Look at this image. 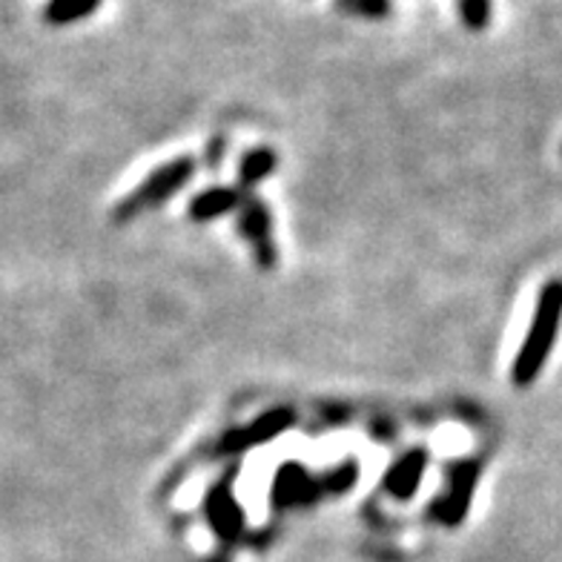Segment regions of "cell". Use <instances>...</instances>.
<instances>
[{"instance_id": "7c38bea8", "label": "cell", "mask_w": 562, "mask_h": 562, "mask_svg": "<svg viewBox=\"0 0 562 562\" xmlns=\"http://www.w3.org/2000/svg\"><path fill=\"white\" fill-rule=\"evenodd\" d=\"M222 156H224V140L215 138L213 144H210V149H207V164H213V167H218V161H222Z\"/></svg>"}, {"instance_id": "7a4b0ae2", "label": "cell", "mask_w": 562, "mask_h": 562, "mask_svg": "<svg viewBox=\"0 0 562 562\" xmlns=\"http://www.w3.org/2000/svg\"><path fill=\"white\" fill-rule=\"evenodd\" d=\"M193 172H195V161L190 156L176 158V161L164 164V167L153 170L147 178H144V184L135 187L133 193L126 195L119 207H115V222H130V218H135V215L147 213V210L158 207V204H164V201H170L172 195H176L178 190L193 178Z\"/></svg>"}, {"instance_id": "3957f363", "label": "cell", "mask_w": 562, "mask_h": 562, "mask_svg": "<svg viewBox=\"0 0 562 562\" xmlns=\"http://www.w3.org/2000/svg\"><path fill=\"white\" fill-rule=\"evenodd\" d=\"M238 229H241V236H245L247 247L252 250L259 267L273 270L276 261H279V250H276V241H273V218H270V210L265 207V201L250 195V199L241 204Z\"/></svg>"}, {"instance_id": "5b68a950", "label": "cell", "mask_w": 562, "mask_h": 562, "mask_svg": "<svg viewBox=\"0 0 562 562\" xmlns=\"http://www.w3.org/2000/svg\"><path fill=\"white\" fill-rule=\"evenodd\" d=\"M425 465H428L425 453H407L402 462H396V465L391 468V474L385 476L387 494L396 496V499H411V496L416 494V488H419L422 476H425Z\"/></svg>"}, {"instance_id": "8fae6325", "label": "cell", "mask_w": 562, "mask_h": 562, "mask_svg": "<svg viewBox=\"0 0 562 562\" xmlns=\"http://www.w3.org/2000/svg\"><path fill=\"white\" fill-rule=\"evenodd\" d=\"M341 12L356 18H370V21H379L391 12V0H336Z\"/></svg>"}, {"instance_id": "30bf717a", "label": "cell", "mask_w": 562, "mask_h": 562, "mask_svg": "<svg viewBox=\"0 0 562 562\" xmlns=\"http://www.w3.org/2000/svg\"><path fill=\"white\" fill-rule=\"evenodd\" d=\"M459 18L468 30H485L491 21V0H457Z\"/></svg>"}, {"instance_id": "277c9868", "label": "cell", "mask_w": 562, "mask_h": 562, "mask_svg": "<svg viewBox=\"0 0 562 562\" xmlns=\"http://www.w3.org/2000/svg\"><path fill=\"white\" fill-rule=\"evenodd\" d=\"M290 422H293V414L290 411H273V414H265L261 419L250 422V428L233 430L227 437L218 442V453H238L250 448V445H259L265 439L279 437L281 430L290 428Z\"/></svg>"}, {"instance_id": "9c48e42d", "label": "cell", "mask_w": 562, "mask_h": 562, "mask_svg": "<svg viewBox=\"0 0 562 562\" xmlns=\"http://www.w3.org/2000/svg\"><path fill=\"white\" fill-rule=\"evenodd\" d=\"M276 167V153L273 149H252L241 158V167H238V190H252L259 184L261 178H267Z\"/></svg>"}, {"instance_id": "6da1fadb", "label": "cell", "mask_w": 562, "mask_h": 562, "mask_svg": "<svg viewBox=\"0 0 562 562\" xmlns=\"http://www.w3.org/2000/svg\"><path fill=\"white\" fill-rule=\"evenodd\" d=\"M562 322V279L548 281L542 288L540 299H537V311H533L531 330H528L522 348H519L514 368H510V379L517 387L533 385V379L540 376V370L546 368L551 348H554L557 336H560Z\"/></svg>"}, {"instance_id": "ba28073f", "label": "cell", "mask_w": 562, "mask_h": 562, "mask_svg": "<svg viewBox=\"0 0 562 562\" xmlns=\"http://www.w3.org/2000/svg\"><path fill=\"white\" fill-rule=\"evenodd\" d=\"M98 3L101 0H49L44 9V18L53 26H69V23H78L92 15Z\"/></svg>"}, {"instance_id": "8992f818", "label": "cell", "mask_w": 562, "mask_h": 562, "mask_svg": "<svg viewBox=\"0 0 562 562\" xmlns=\"http://www.w3.org/2000/svg\"><path fill=\"white\" fill-rule=\"evenodd\" d=\"M474 482H476V465H459L457 471V480H453V485L448 488V499L442 503V508H439V517L445 519V522H459L462 519V510L468 508V503H471V491H474Z\"/></svg>"}, {"instance_id": "52a82bcc", "label": "cell", "mask_w": 562, "mask_h": 562, "mask_svg": "<svg viewBox=\"0 0 562 562\" xmlns=\"http://www.w3.org/2000/svg\"><path fill=\"white\" fill-rule=\"evenodd\" d=\"M238 190H229V187H213L207 193L195 195L193 204H190V215L193 222H213V218H222L224 213H229L233 207H238Z\"/></svg>"}]
</instances>
